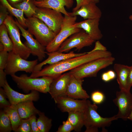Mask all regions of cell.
<instances>
[{"label": "cell", "mask_w": 132, "mask_h": 132, "mask_svg": "<svg viewBox=\"0 0 132 132\" xmlns=\"http://www.w3.org/2000/svg\"><path fill=\"white\" fill-rule=\"evenodd\" d=\"M100 19L85 20L76 22L73 26L83 29L94 41L99 40L103 37V35L99 27Z\"/></svg>", "instance_id": "cell-16"}, {"label": "cell", "mask_w": 132, "mask_h": 132, "mask_svg": "<svg viewBox=\"0 0 132 132\" xmlns=\"http://www.w3.org/2000/svg\"><path fill=\"white\" fill-rule=\"evenodd\" d=\"M9 12L7 8L1 3L0 5V26L9 15Z\"/></svg>", "instance_id": "cell-36"}, {"label": "cell", "mask_w": 132, "mask_h": 132, "mask_svg": "<svg viewBox=\"0 0 132 132\" xmlns=\"http://www.w3.org/2000/svg\"><path fill=\"white\" fill-rule=\"evenodd\" d=\"M129 18L132 21V15H131L129 16Z\"/></svg>", "instance_id": "cell-44"}, {"label": "cell", "mask_w": 132, "mask_h": 132, "mask_svg": "<svg viewBox=\"0 0 132 132\" xmlns=\"http://www.w3.org/2000/svg\"><path fill=\"white\" fill-rule=\"evenodd\" d=\"M33 16L43 22L56 35L60 31L64 18L62 13L52 9L38 7Z\"/></svg>", "instance_id": "cell-8"}, {"label": "cell", "mask_w": 132, "mask_h": 132, "mask_svg": "<svg viewBox=\"0 0 132 132\" xmlns=\"http://www.w3.org/2000/svg\"><path fill=\"white\" fill-rule=\"evenodd\" d=\"M33 101L28 100L17 104L19 114L22 119H27L33 115L38 114L40 111L34 106Z\"/></svg>", "instance_id": "cell-21"}, {"label": "cell", "mask_w": 132, "mask_h": 132, "mask_svg": "<svg viewBox=\"0 0 132 132\" xmlns=\"http://www.w3.org/2000/svg\"><path fill=\"white\" fill-rule=\"evenodd\" d=\"M9 52L5 50L3 45L0 44V69L4 70L7 64Z\"/></svg>", "instance_id": "cell-30"}, {"label": "cell", "mask_w": 132, "mask_h": 132, "mask_svg": "<svg viewBox=\"0 0 132 132\" xmlns=\"http://www.w3.org/2000/svg\"><path fill=\"white\" fill-rule=\"evenodd\" d=\"M77 4L76 6L74 8L72 12H75L79 9L82 6L91 2L96 3H98L99 0H76Z\"/></svg>", "instance_id": "cell-37"}, {"label": "cell", "mask_w": 132, "mask_h": 132, "mask_svg": "<svg viewBox=\"0 0 132 132\" xmlns=\"http://www.w3.org/2000/svg\"><path fill=\"white\" fill-rule=\"evenodd\" d=\"M74 130V128L70 122L67 120L63 121L62 124L58 128L56 132H70Z\"/></svg>", "instance_id": "cell-34"}, {"label": "cell", "mask_w": 132, "mask_h": 132, "mask_svg": "<svg viewBox=\"0 0 132 132\" xmlns=\"http://www.w3.org/2000/svg\"><path fill=\"white\" fill-rule=\"evenodd\" d=\"M31 128L32 132H40L38 127L36 115H33L29 118Z\"/></svg>", "instance_id": "cell-38"}, {"label": "cell", "mask_w": 132, "mask_h": 132, "mask_svg": "<svg viewBox=\"0 0 132 132\" xmlns=\"http://www.w3.org/2000/svg\"><path fill=\"white\" fill-rule=\"evenodd\" d=\"M0 3L5 6L11 14L15 17L19 23L25 29L27 28L26 18L24 16L23 11L11 5L6 0H0Z\"/></svg>", "instance_id": "cell-25"}, {"label": "cell", "mask_w": 132, "mask_h": 132, "mask_svg": "<svg viewBox=\"0 0 132 132\" xmlns=\"http://www.w3.org/2000/svg\"><path fill=\"white\" fill-rule=\"evenodd\" d=\"M6 25L13 45L12 51L23 58L27 59L31 54L30 50L22 42L20 30L11 15H9L3 23Z\"/></svg>", "instance_id": "cell-7"}, {"label": "cell", "mask_w": 132, "mask_h": 132, "mask_svg": "<svg viewBox=\"0 0 132 132\" xmlns=\"http://www.w3.org/2000/svg\"><path fill=\"white\" fill-rule=\"evenodd\" d=\"M7 96L4 89L0 88V108H4L10 106L11 105L9 101L6 99Z\"/></svg>", "instance_id": "cell-33"}, {"label": "cell", "mask_w": 132, "mask_h": 132, "mask_svg": "<svg viewBox=\"0 0 132 132\" xmlns=\"http://www.w3.org/2000/svg\"><path fill=\"white\" fill-rule=\"evenodd\" d=\"M113 102L118 109L116 117L124 121L127 120L132 109V94L130 91L120 90L117 91Z\"/></svg>", "instance_id": "cell-11"}, {"label": "cell", "mask_w": 132, "mask_h": 132, "mask_svg": "<svg viewBox=\"0 0 132 132\" xmlns=\"http://www.w3.org/2000/svg\"><path fill=\"white\" fill-rule=\"evenodd\" d=\"M12 6L20 3L26 0H6Z\"/></svg>", "instance_id": "cell-42"}, {"label": "cell", "mask_w": 132, "mask_h": 132, "mask_svg": "<svg viewBox=\"0 0 132 132\" xmlns=\"http://www.w3.org/2000/svg\"><path fill=\"white\" fill-rule=\"evenodd\" d=\"M28 30L42 45L45 47L52 41L56 34L42 21L34 16L26 18Z\"/></svg>", "instance_id": "cell-5"}, {"label": "cell", "mask_w": 132, "mask_h": 132, "mask_svg": "<svg viewBox=\"0 0 132 132\" xmlns=\"http://www.w3.org/2000/svg\"><path fill=\"white\" fill-rule=\"evenodd\" d=\"M116 76V74L115 72L110 70L103 73L101 75V77L103 81L107 82L114 79Z\"/></svg>", "instance_id": "cell-35"}, {"label": "cell", "mask_w": 132, "mask_h": 132, "mask_svg": "<svg viewBox=\"0 0 132 132\" xmlns=\"http://www.w3.org/2000/svg\"><path fill=\"white\" fill-rule=\"evenodd\" d=\"M87 105L84 126L86 128L85 132H97L99 128L103 130L109 126L112 122L118 119L116 115L109 118L102 117L97 111L98 107L96 104H91L87 100Z\"/></svg>", "instance_id": "cell-3"}, {"label": "cell", "mask_w": 132, "mask_h": 132, "mask_svg": "<svg viewBox=\"0 0 132 132\" xmlns=\"http://www.w3.org/2000/svg\"><path fill=\"white\" fill-rule=\"evenodd\" d=\"M37 122L40 132H48L52 126V119L46 116L44 113L40 111Z\"/></svg>", "instance_id": "cell-28"}, {"label": "cell", "mask_w": 132, "mask_h": 132, "mask_svg": "<svg viewBox=\"0 0 132 132\" xmlns=\"http://www.w3.org/2000/svg\"><path fill=\"white\" fill-rule=\"evenodd\" d=\"M96 4L93 2H90L82 6L75 12H69V14L71 16L79 15L85 20L100 19L102 13Z\"/></svg>", "instance_id": "cell-20"}, {"label": "cell", "mask_w": 132, "mask_h": 132, "mask_svg": "<svg viewBox=\"0 0 132 132\" xmlns=\"http://www.w3.org/2000/svg\"><path fill=\"white\" fill-rule=\"evenodd\" d=\"M77 19L76 16L65 15L60 31L51 42L46 47V50L47 52L57 51L62 44L68 37L81 30V29L73 26Z\"/></svg>", "instance_id": "cell-6"}, {"label": "cell", "mask_w": 132, "mask_h": 132, "mask_svg": "<svg viewBox=\"0 0 132 132\" xmlns=\"http://www.w3.org/2000/svg\"><path fill=\"white\" fill-rule=\"evenodd\" d=\"M44 0H36V1H42Z\"/></svg>", "instance_id": "cell-45"}, {"label": "cell", "mask_w": 132, "mask_h": 132, "mask_svg": "<svg viewBox=\"0 0 132 132\" xmlns=\"http://www.w3.org/2000/svg\"><path fill=\"white\" fill-rule=\"evenodd\" d=\"M112 55L111 53L107 50L88 52L80 56L49 65L40 70L32 73L30 76L32 77L46 76L54 79L65 72L70 71L84 64L99 58L111 56Z\"/></svg>", "instance_id": "cell-1"}, {"label": "cell", "mask_w": 132, "mask_h": 132, "mask_svg": "<svg viewBox=\"0 0 132 132\" xmlns=\"http://www.w3.org/2000/svg\"><path fill=\"white\" fill-rule=\"evenodd\" d=\"M3 110L10 120L12 130L15 132L20 125L22 119L18 112L17 104H11L10 106L4 108Z\"/></svg>", "instance_id": "cell-24"}, {"label": "cell", "mask_w": 132, "mask_h": 132, "mask_svg": "<svg viewBox=\"0 0 132 132\" xmlns=\"http://www.w3.org/2000/svg\"><path fill=\"white\" fill-rule=\"evenodd\" d=\"M12 130L10 120L7 115L3 111L0 112V132H10Z\"/></svg>", "instance_id": "cell-29"}, {"label": "cell", "mask_w": 132, "mask_h": 132, "mask_svg": "<svg viewBox=\"0 0 132 132\" xmlns=\"http://www.w3.org/2000/svg\"><path fill=\"white\" fill-rule=\"evenodd\" d=\"M11 76L18 87L26 93L33 90L45 93L49 92L50 84L54 79L46 76L32 77L26 74H22L19 76L15 74Z\"/></svg>", "instance_id": "cell-2"}, {"label": "cell", "mask_w": 132, "mask_h": 132, "mask_svg": "<svg viewBox=\"0 0 132 132\" xmlns=\"http://www.w3.org/2000/svg\"><path fill=\"white\" fill-rule=\"evenodd\" d=\"M15 20L21 32V35L26 40L24 44L30 50L31 54L37 56L38 61H42L45 57L46 53L45 51L46 47L42 45L36 39H34L33 35L21 25L16 19Z\"/></svg>", "instance_id": "cell-12"}, {"label": "cell", "mask_w": 132, "mask_h": 132, "mask_svg": "<svg viewBox=\"0 0 132 132\" xmlns=\"http://www.w3.org/2000/svg\"><path fill=\"white\" fill-rule=\"evenodd\" d=\"M34 3L38 7L52 9L60 12L65 15L70 16L65 8H71L74 3L73 0H44L40 1L35 0Z\"/></svg>", "instance_id": "cell-19"}, {"label": "cell", "mask_w": 132, "mask_h": 132, "mask_svg": "<svg viewBox=\"0 0 132 132\" xmlns=\"http://www.w3.org/2000/svg\"><path fill=\"white\" fill-rule=\"evenodd\" d=\"M35 0H26L12 6L22 10L27 18H30L35 14L37 7L34 3Z\"/></svg>", "instance_id": "cell-26"}, {"label": "cell", "mask_w": 132, "mask_h": 132, "mask_svg": "<svg viewBox=\"0 0 132 132\" xmlns=\"http://www.w3.org/2000/svg\"><path fill=\"white\" fill-rule=\"evenodd\" d=\"M96 51H107V49L106 47L103 45L99 40H97L95 42L94 48L89 52H91Z\"/></svg>", "instance_id": "cell-40"}, {"label": "cell", "mask_w": 132, "mask_h": 132, "mask_svg": "<svg viewBox=\"0 0 132 132\" xmlns=\"http://www.w3.org/2000/svg\"><path fill=\"white\" fill-rule=\"evenodd\" d=\"M53 99L58 108L62 112H84L87 108L86 99L77 100L67 96L58 97Z\"/></svg>", "instance_id": "cell-13"}, {"label": "cell", "mask_w": 132, "mask_h": 132, "mask_svg": "<svg viewBox=\"0 0 132 132\" xmlns=\"http://www.w3.org/2000/svg\"><path fill=\"white\" fill-rule=\"evenodd\" d=\"M86 53L87 52H84L76 53L72 51L65 54L58 51L46 53L48 55V58L42 62L37 64L34 67L33 72L40 70L42 69V67L47 64L50 65L56 63L67 59L82 55Z\"/></svg>", "instance_id": "cell-17"}, {"label": "cell", "mask_w": 132, "mask_h": 132, "mask_svg": "<svg viewBox=\"0 0 132 132\" xmlns=\"http://www.w3.org/2000/svg\"><path fill=\"white\" fill-rule=\"evenodd\" d=\"M11 104H17L18 103L28 100L37 101L39 98V92L33 90L30 93L26 94L20 93L12 89L7 81L3 87Z\"/></svg>", "instance_id": "cell-14"}, {"label": "cell", "mask_w": 132, "mask_h": 132, "mask_svg": "<svg viewBox=\"0 0 132 132\" xmlns=\"http://www.w3.org/2000/svg\"><path fill=\"white\" fill-rule=\"evenodd\" d=\"M38 61L37 59L27 61L11 51L9 52L8 61L4 70L7 75L11 76L20 71L32 73Z\"/></svg>", "instance_id": "cell-9"}, {"label": "cell", "mask_w": 132, "mask_h": 132, "mask_svg": "<svg viewBox=\"0 0 132 132\" xmlns=\"http://www.w3.org/2000/svg\"><path fill=\"white\" fill-rule=\"evenodd\" d=\"M104 98V94L98 91L93 92L91 95L92 100L96 104H99L102 103L103 101Z\"/></svg>", "instance_id": "cell-32"}, {"label": "cell", "mask_w": 132, "mask_h": 132, "mask_svg": "<svg viewBox=\"0 0 132 132\" xmlns=\"http://www.w3.org/2000/svg\"><path fill=\"white\" fill-rule=\"evenodd\" d=\"M130 66L115 64L113 68L116 74L117 80L120 90H126V84Z\"/></svg>", "instance_id": "cell-22"}, {"label": "cell", "mask_w": 132, "mask_h": 132, "mask_svg": "<svg viewBox=\"0 0 132 132\" xmlns=\"http://www.w3.org/2000/svg\"><path fill=\"white\" fill-rule=\"evenodd\" d=\"M86 110L84 112L73 111L68 112L67 120L76 132H80L83 127L84 126Z\"/></svg>", "instance_id": "cell-23"}, {"label": "cell", "mask_w": 132, "mask_h": 132, "mask_svg": "<svg viewBox=\"0 0 132 132\" xmlns=\"http://www.w3.org/2000/svg\"><path fill=\"white\" fill-rule=\"evenodd\" d=\"M0 41L3 45L5 50L8 52L12 51V43L9 36L7 28L4 23L0 26Z\"/></svg>", "instance_id": "cell-27"}, {"label": "cell", "mask_w": 132, "mask_h": 132, "mask_svg": "<svg viewBox=\"0 0 132 132\" xmlns=\"http://www.w3.org/2000/svg\"><path fill=\"white\" fill-rule=\"evenodd\" d=\"M115 60L112 56L99 58L84 64L69 72L78 79L95 77L99 71L112 64Z\"/></svg>", "instance_id": "cell-4"}, {"label": "cell", "mask_w": 132, "mask_h": 132, "mask_svg": "<svg viewBox=\"0 0 132 132\" xmlns=\"http://www.w3.org/2000/svg\"><path fill=\"white\" fill-rule=\"evenodd\" d=\"M132 86V65L130 67L129 72L127 81L126 90L130 91Z\"/></svg>", "instance_id": "cell-39"}, {"label": "cell", "mask_w": 132, "mask_h": 132, "mask_svg": "<svg viewBox=\"0 0 132 132\" xmlns=\"http://www.w3.org/2000/svg\"><path fill=\"white\" fill-rule=\"evenodd\" d=\"M132 121V109L128 118V120Z\"/></svg>", "instance_id": "cell-43"}, {"label": "cell", "mask_w": 132, "mask_h": 132, "mask_svg": "<svg viewBox=\"0 0 132 132\" xmlns=\"http://www.w3.org/2000/svg\"><path fill=\"white\" fill-rule=\"evenodd\" d=\"M71 76L69 72L62 74L53 79L50 84L49 92L52 98L66 96V91Z\"/></svg>", "instance_id": "cell-15"}, {"label": "cell", "mask_w": 132, "mask_h": 132, "mask_svg": "<svg viewBox=\"0 0 132 132\" xmlns=\"http://www.w3.org/2000/svg\"><path fill=\"white\" fill-rule=\"evenodd\" d=\"M15 132H32L31 124L29 118L22 119L21 123Z\"/></svg>", "instance_id": "cell-31"}, {"label": "cell", "mask_w": 132, "mask_h": 132, "mask_svg": "<svg viewBox=\"0 0 132 132\" xmlns=\"http://www.w3.org/2000/svg\"><path fill=\"white\" fill-rule=\"evenodd\" d=\"M94 41L84 30H81L66 39L57 51L62 53L67 52L74 48L80 51L84 47L91 45Z\"/></svg>", "instance_id": "cell-10"}, {"label": "cell", "mask_w": 132, "mask_h": 132, "mask_svg": "<svg viewBox=\"0 0 132 132\" xmlns=\"http://www.w3.org/2000/svg\"><path fill=\"white\" fill-rule=\"evenodd\" d=\"M83 81V79H77L71 75L66 91V95L75 99H87L89 98V96L82 88Z\"/></svg>", "instance_id": "cell-18"}, {"label": "cell", "mask_w": 132, "mask_h": 132, "mask_svg": "<svg viewBox=\"0 0 132 132\" xmlns=\"http://www.w3.org/2000/svg\"><path fill=\"white\" fill-rule=\"evenodd\" d=\"M6 74L3 69H0V87H3L6 82L7 81L6 76Z\"/></svg>", "instance_id": "cell-41"}]
</instances>
